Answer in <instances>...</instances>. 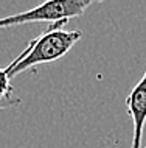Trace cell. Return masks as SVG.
<instances>
[{
	"mask_svg": "<svg viewBox=\"0 0 146 148\" xmlns=\"http://www.w3.org/2000/svg\"><path fill=\"white\" fill-rule=\"evenodd\" d=\"M65 23V21L50 23L44 33L30 41L22 53L6 66L10 77L13 78L16 75H20L22 72L34 69L39 64L53 62L69 53L72 47L82 38V33L79 30H64L62 25Z\"/></svg>",
	"mask_w": 146,
	"mask_h": 148,
	"instance_id": "1",
	"label": "cell"
},
{
	"mask_svg": "<svg viewBox=\"0 0 146 148\" xmlns=\"http://www.w3.org/2000/svg\"><path fill=\"white\" fill-rule=\"evenodd\" d=\"M92 3V0H50L31 10L23 11V13L0 19V28H8V27L23 25V23L31 22H69L70 19L82 16Z\"/></svg>",
	"mask_w": 146,
	"mask_h": 148,
	"instance_id": "2",
	"label": "cell"
},
{
	"mask_svg": "<svg viewBox=\"0 0 146 148\" xmlns=\"http://www.w3.org/2000/svg\"><path fill=\"white\" fill-rule=\"evenodd\" d=\"M126 108L132 119V148H141V137L146 125V69L140 81L126 97Z\"/></svg>",
	"mask_w": 146,
	"mask_h": 148,
	"instance_id": "3",
	"label": "cell"
},
{
	"mask_svg": "<svg viewBox=\"0 0 146 148\" xmlns=\"http://www.w3.org/2000/svg\"><path fill=\"white\" fill-rule=\"evenodd\" d=\"M14 97V89L11 86V77L8 67H0V103Z\"/></svg>",
	"mask_w": 146,
	"mask_h": 148,
	"instance_id": "4",
	"label": "cell"
},
{
	"mask_svg": "<svg viewBox=\"0 0 146 148\" xmlns=\"http://www.w3.org/2000/svg\"><path fill=\"white\" fill-rule=\"evenodd\" d=\"M145 148H146V147H145Z\"/></svg>",
	"mask_w": 146,
	"mask_h": 148,
	"instance_id": "5",
	"label": "cell"
}]
</instances>
